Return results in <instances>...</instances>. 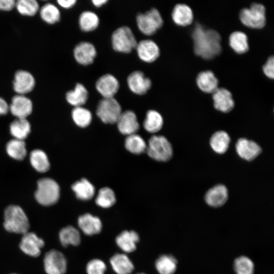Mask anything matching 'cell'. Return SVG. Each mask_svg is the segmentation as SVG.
I'll return each instance as SVG.
<instances>
[{"label":"cell","instance_id":"cell-29","mask_svg":"<svg viewBox=\"0 0 274 274\" xmlns=\"http://www.w3.org/2000/svg\"><path fill=\"white\" fill-rule=\"evenodd\" d=\"M230 138L228 134L222 130L215 132L211 136L210 144L212 149L217 153L223 154L228 149Z\"/></svg>","mask_w":274,"mask_h":274},{"label":"cell","instance_id":"cell-8","mask_svg":"<svg viewBox=\"0 0 274 274\" xmlns=\"http://www.w3.org/2000/svg\"><path fill=\"white\" fill-rule=\"evenodd\" d=\"M121 113V107L114 97L103 98L96 108L97 116L105 123H116Z\"/></svg>","mask_w":274,"mask_h":274},{"label":"cell","instance_id":"cell-13","mask_svg":"<svg viewBox=\"0 0 274 274\" xmlns=\"http://www.w3.org/2000/svg\"><path fill=\"white\" fill-rule=\"evenodd\" d=\"M127 82L129 89L138 95L147 93L152 85L151 80L139 71L131 73L127 77Z\"/></svg>","mask_w":274,"mask_h":274},{"label":"cell","instance_id":"cell-36","mask_svg":"<svg viewBox=\"0 0 274 274\" xmlns=\"http://www.w3.org/2000/svg\"><path fill=\"white\" fill-rule=\"evenodd\" d=\"M99 19L93 12L86 11L80 15L79 24L80 29L85 32L93 31L98 26Z\"/></svg>","mask_w":274,"mask_h":274},{"label":"cell","instance_id":"cell-9","mask_svg":"<svg viewBox=\"0 0 274 274\" xmlns=\"http://www.w3.org/2000/svg\"><path fill=\"white\" fill-rule=\"evenodd\" d=\"M44 266L47 274H64L66 271L67 262L62 253L52 250L45 254Z\"/></svg>","mask_w":274,"mask_h":274},{"label":"cell","instance_id":"cell-41","mask_svg":"<svg viewBox=\"0 0 274 274\" xmlns=\"http://www.w3.org/2000/svg\"><path fill=\"white\" fill-rule=\"evenodd\" d=\"M72 116L75 123L81 127H87L92 120L91 112L82 106L75 107L72 112Z\"/></svg>","mask_w":274,"mask_h":274},{"label":"cell","instance_id":"cell-31","mask_svg":"<svg viewBox=\"0 0 274 274\" xmlns=\"http://www.w3.org/2000/svg\"><path fill=\"white\" fill-rule=\"evenodd\" d=\"M29 159L32 166L38 172L45 173L50 168V164L48 156L41 150L32 151L30 154Z\"/></svg>","mask_w":274,"mask_h":274},{"label":"cell","instance_id":"cell-48","mask_svg":"<svg viewBox=\"0 0 274 274\" xmlns=\"http://www.w3.org/2000/svg\"><path fill=\"white\" fill-rule=\"evenodd\" d=\"M107 0H93L92 1L93 4L96 7H100L107 3Z\"/></svg>","mask_w":274,"mask_h":274},{"label":"cell","instance_id":"cell-34","mask_svg":"<svg viewBox=\"0 0 274 274\" xmlns=\"http://www.w3.org/2000/svg\"><path fill=\"white\" fill-rule=\"evenodd\" d=\"M8 154L12 158L22 160L26 156L27 151L24 140L14 139L8 142L6 145Z\"/></svg>","mask_w":274,"mask_h":274},{"label":"cell","instance_id":"cell-45","mask_svg":"<svg viewBox=\"0 0 274 274\" xmlns=\"http://www.w3.org/2000/svg\"><path fill=\"white\" fill-rule=\"evenodd\" d=\"M15 4L14 0H0V10L10 11L15 7Z\"/></svg>","mask_w":274,"mask_h":274},{"label":"cell","instance_id":"cell-47","mask_svg":"<svg viewBox=\"0 0 274 274\" xmlns=\"http://www.w3.org/2000/svg\"><path fill=\"white\" fill-rule=\"evenodd\" d=\"M9 111V105L3 98L0 97V116L6 115Z\"/></svg>","mask_w":274,"mask_h":274},{"label":"cell","instance_id":"cell-38","mask_svg":"<svg viewBox=\"0 0 274 274\" xmlns=\"http://www.w3.org/2000/svg\"><path fill=\"white\" fill-rule=\"evenodd\" d=\"M125 146L130 152L140 154L146 150L147 146L141 136L134 133L127 136L125 141Z\"/></svg>","mask_w":274,"mask_h":274},{"label":"cell","instance_id":"cell-21","mask_svg":"<svg viewBox=\"0 0 274 274\" xmlns=\"http://www.w3.org/2000/svg\"><path fill=\"white\" fill-rule=\"evenodd\" d=\"M78 225L80 229L88 235L98 234L102 229V223L100 219L88 213L79 217Z\"/></svg>","mask_w":274,"mask_h":274},{"label":"cell","instance_id":"cell-19","mask_svg":"<svg viewBox=\"0 0 274 274\" xmlns=\"http://www.w3.org/2000/svg\"><path fill=\"white\" fill-rule=\"evenodd\" d=\"M116 123L119 131L123 134H134L139 129L136 115L131 111L122 112Z\"/></svg>","mask_w":274,"mask_h":274},{"label":"cell","instance_id":"cell-4","mask_svg":"<svg viewBox=\"0 0 274 274\" xmlns=\"http://www.w3.org/2000/svg\"><path fill=\"white\" fill-rule=\"evenodd\" d=\"M148 155L158 161H167L173 154L172 146L163 136L153 135L149 140L146 149Z\"/></svg>","mask_w":274,"mask_h":274},{"label":"cell","instance_id":"cell-3","mask_svg":"<svg viewBox=\"0 0 274 274\" xmlns=\"http://www.w3.org/2000/svg\"><path fill=\"white\" fill-rule=\"evenodd\" d=\"M35 198L41 204L49 206L56 203L60 196V188L57 182L51 178L40 179L37 183Z\"/></svg>","mask_w":274,"mask_h":274},{"label":"cell","instance_id":"cell-25","mask_svg":"<svg viewBox=\"0 0 274 274\" xmlns=\"http://www.w3.org/2000/svg\"><path fill=\"white\" fill-rule=\"evenodd\" d=\"M110 264L117 274H130L134 269L133 263L124 254L113 255L110 260Z\"/></svg>","mask_w":274,"mask_h":274},{"label":"cell","instance_id":"cell-18","mask_svg":"<svg viewBox=\"0 0 274 274\" xmlns=\"http://www.w3.org/2000/svg\"><path fill=\"white\" fill-rule=\"evenodd\" d=\"M214 108L222 112L228 113L234 107L231 93L223 88H218L212 93Z\"/></svg>","mask_w":274,"mask_h":274},{"label":"cell","instance_id":"cell-11","mask_svg":"<svg viewBox=\"0 0 274 274\" xmlns=\"http://www.w3.org/2000/svg\"><path fill=\"white\" fill-rule=\"evenodd\" d=\"M32 109V102L25 95H14L9 105V111L17 118H26L31 114Z\"/></svg>","mask_w":274,"mask_h":274},{"label":"cell","instance_id":"cell-32","mask_svg":"<svg viewBox=\"0 0 274 274\" xmlns=\"http://www.w3.org/2000/svg\"><path fill=\"white\" fill-rule=\"evenodd\" d=\"M59 240L62 246H77L81 242V236L79 230L72 226L61 229L59 233Z\"/></svg>","mask_w":274,"mask_h":274},{"label":"cell","instance_id":"cell-40","mask_svg":"<svg viewBox=\"0 0 274 274\" xmlns=\"http://www.w3.org/2000/svg\"><path fill=\"white\" fill-rule=\"evenodd\" d=\"M233 268L236 274H254L255 267L250 258L241 256L234 259Z\"/></svg>","mask_w":274,"mask_h":274},{"label":"cell","instance_id":"cell-23","mask_svg":"<svg viewBox=\"0 0 274 274\" xmlns=\"http://www.w3.org/2000/svg\"><path fill=\"white\" fill-rule=\"evenodd\" d=\"M172 17L178 25L186 26L190 25L193 20V13L190 7L184 4H177L174 8Z\"/></svg>","mask_w":274,"mask_h":274},{"label":"cell","instance_id":"cell-42","mask_svg":"<svg viewBox=\"0 0 274 274\" xmlns=\"http://www.w3.org/2000/svg\"><path fill=\"white\" fill-rule=\"evenodd\" d=\"M116 202V197L113 191L108 187L100 189L95 199L96 203L103 208H109Z\"/></svg>","mask_w":274,"mask_h":274},{"label":"cell","instance_id":"cell-6","mask_svg":"<svg viewBox=\"0 0 274 274\" xmlns=\"http://www.w3.org/2000/svg\"><path fill=\"white\" fill-rule=\"evenodd\" d=\"M137 43L133 32L127 26L120 27L112 34V47L116 51L125 53H130L135 48Z\"/></svg>","mask_w":274,"mask_h":274},{"label":"cell","instance_id":"cell-15","mask_svg":"<svg viewBox=\"0 0 274 274\" xmlns=\"http://www.w3.org/2000/svg\"><path fill=\"white\" fill-rule=\"evenodd\" d=\"M135 49L139 57L146 62L154 61L160 55L159 47L151 40H143L138 42Z\"/></svg>","mask_w":274,"mask_h":274},{"label":"cell","instance_id":"cell-5","mask_svg":"<svg viewBox=\"0 0 274 274\" xmlns=\"http://www.w3.org/2000/svg\"><path fill=\"white\" fill-rule=\"evenodd\" d=\"M239 17L244 25L252 28H261L266 23L265 8L262 4L254 3L249 8L242 9Z\"/></svg>","mask_w":274,"mask_h":274},{"label":"cell","instance_id":"cell-44","mask_svg":"<svg viewBox=\"0 0 274 274\" xmlns=\"http://www.w3.org/2000/svg\"><path fill=\"white\" fill-rule=\"evenodd\" d=\"M263 72L268 78L273 79L274 78V57L270 56L262 67Z\"/></svg>","mask_w":274,"mask_h":274},{"label":"cell","instance_id":"cell-24","mask_svg":"<svg viewBox=\"0 0 274 274\" xmlns=\"http://www.w3.org/2000/svg\"><path fill=\"white\" fill-rule=\"evenodd\" d=\"M196 83L199 89L205 93H212L218 88V80L210 71L200 72L197 76Z\"/></svg>","mask_w":274,"mask_h":274},{"label":"cell","instance_id":"cell-27","mask_svg":"<svg viewBox=\"0 0 274 274\" xmlns=\"http://www.w3.org/2000/svg\"><path fill=\"white\" fill-rule=\"evenodd\" d=\"M72 188L77 197L82 200H88L91 199L95 193L94 186L87 179H82L75 182Z\"/></svg>","mask_w":274,"mask_h":274},{"label":"cell","instance_id":"cell-2","mask_svg":"<svg viewBox=\"0 0 274 274\" xmlns=\"http://www.w3.org/2000/svg\"><path fill=\"white\" fill-rule=\"evenodd\" d=\"M4 226L9 232L23 234L28 231L29 223L26 214L21 207L10 205L4 212Z\"/></svg>","mask_w":274,"mask_h":274},{"label":"cell","instance_id":"cell-50","mask_svg":"<svg viewBox=\"0 0 274 274\" xmlns=\"http://www.w3.org/2000/svg\"><path fill=\"white\" fill-rule=\"evenodd\" d=\"M12 274H16V273H12Z\"/></svg>","mask_w":274,"mask_h":274},{"label":"cell","instance_id":"cell-12","mask_svg":"<svg viewBox=\"0 0 274 274\" xmlns=\"http://www.w3.org/2000/svg\"><path fill=\"white\" fill-rule=\"evenodd\" d=\"M19 247L25 254L32 257H38L44 247V241L33 232H27L23 234Z\"/></svg>","mask_w":274,"mask_h":274},{"label":"cell","instance_id":"cell-46","mask_svg":"<svg viewBox=\"0 0 274 274\" xmlns=\"http://www.w3.org/2000/svg\"><path fill=\"white\" fill-rule=\"evenodd\" d=\"M57 4L61 7L69 9L73 7L76 3V0H58Z\"/></svg>","mask_w":274,"mask_h":274},{"label":"cell","instance_id":"cell-10","mask_svg":"<svg viewBox=\"0 0 274 274\" xmlns=\"http://www.w3.org/2000/svg\"><path fill=\"white\" fill-rule=\"evenodd\" d=\"M36 80L30 72L25 70H18L14 75L13 88L17 94L25 95L35 88Z\"/></svg>","mask_w":274,"mask_h":274},{"label":"cell","instance_id":"cell-37","mask_svg":"<svg viewBox=\"0 0 274 274\" xmlns=\"http://www.w3.org/2000/svg\"><path fill=\"white\" fill-rule=\"evenodd\" d=\"M40 15L46 23L53 24L58 22L60 19V12L55 5L47 3L40 8Z\"/></svg>","mask_w":274,"mask_h":274},{"label":"cell","instance_id":"cell-49","mask_svg":"<svg viewBox=\"0 0 274 274\" xmlns=\"http://www.w3.org/2000/svg\"><path fill=\"white\" fill-rule=\"evenodd\" d=\"M137 274H145L144 273H137Z\"/></svg>","mask_w":274,"mask_h":274},{"label":"cell","instance_id":"cell-22","mask_svg":"<svg viewBox=\"0 0 274 274\" xmlns=\"http://www.w3.org/2000/svg\"><path fill=\"white\" fill-rule=\"evenodd\" d=\"M138 233L133 230H125L116 238V243L120 249L125 253L133 252L139 241Z\"/></svg>","mask_w":274,"mask_h":274},{"label":"cell","instance_id":"cell-35","mask_svg":"<svg viewBox=\"0 0 274 274\" xmlns=\"http://www.w3.org/2000/svg\"><path fill=\"white\" fill-rule=\"evenodd\" d=\"M163 118L158 112L149 110L144 121V127L148 132L155 133L159 131L163 125Z\"/></svg>","mask_w":274,"mask_h":274},{"label":"cell","instance_id":"cell-20","mask_svg":"<svg viewBox=\"0 0 274 274\" xmlns=\"http://www.w3.org/2000/svg\"><path fill=\"white\" fill-rule=\"evenodd\" d=\"M228 198L227 188L223 185L219 184L213 187L206 192L204 200L210 207L219 208L226 203Z\"/></svg>","mask_w":274,"mask_h":274},{"label":"cell","instance_id":"cell-16","mask_svg":"<svg viewBox=\"0 0 274 274\" xmlns=\"http://www.w3.org/2000/svg\"><path fill=\"white\" fill-rule=\"evenodd\" d=\"M235 149L238 156L247 161L254 160L262 152L261 147L256 143L245 138L238 140Z\"/></svg>","mask_w":274,"mask_h":274},{"label":"cell","instance_id":"cell-30","mask_svg":"<svg viewBox=\"0 0 274 274\" xmlns=\"http://www.w3.org/2000/svg\"><path fill=\"white\" fill-rule=\"evenodd\" d=\"M155 267L159 274H174L177 268V260L170 255H162L157 259Z\"/></svg>","mask_w":274,"mask_h":274},{"label":"cell","instance_id":"cell-28","mask_svg":"<svg viewBox=\"0 0 274 274\" xmlns=\"http://www.w3.org/2000/svg\"><path fill=\"white\" fill-rule=\"evenodd\" d=\"M31 126L26 118H16L10 124V131L14 139L24 140L30 133Z\"/></svg>","mask_w":274,"mask_h":274},{"label":"cell","instance_id":"cell-1","mask_svg":"<svg viewBox=\"0 0 274 274\" xmlns=\"http://www.w3.org/2000/svg\"><path fill=\"white\" fill-rule=\"evenodd\" d=\"M194 52L196 55L206 59L213 58L221 51V37L213 29H206L196 23L191 35Z\"/></svg>","mask_w":274,"mask_h":274},{"label":"cell","instance_id":"cell-17","mask_svg":"<svg viewBox=\"0 0 274 274\" xmlns=\"http://www.w3.org/2000/svg\"><path fill=\"white\" fill-rule=\"evenodd\" d=\"M73 53L76 61L83 65L91 64L96 55L95 47L88 42H82L77 44Z\"/></svg>","mask_w":274,"mask_h":274},{"label":"cell","instance_id":"cell-7","mask_svg":"<svg viewBox=\"0 0 274 274\" xmlns=\"http://www.w3.org/2000/svg\"><path fill=\"white\" fill-rule=\"evenodd\" d=\"M138 28L144 35L150 36L155 33L163 25V19L155 8L144 13H139L136 18Z\"/></svg>","mask_w":274,"mask_h":274},{"label":"cell","instance_id":"cell-39","mask_svg":"<svg viewBox=\"0 0 274 274\" xmlns=\"http://www.w3.org/2000/svg\"><path fill=\"white\" fill-rule=\"evenodd\" d=\"M15 8L19 14L26 16H33L40 10L39 3L36 0L17 1Z\"/></svg>","mask_w":274,"mask_h":274},{"label":"cell","instance_id":"cell-26","mask_svg":"<svg viewBox=\"0 0 274 274\" xmlns=\"http://www.w3.org/2000/svg\"><path fill=\"white\" fill-rule=\"evenodd\" d=\"M88 92L85 87L81 83H77L73 90L66 92L67 101L75 107H81L88 99Z\"/></svg>","mask_w":274,"mask_h":274},{"label":"cell","instance_id":"cell-33","mask_svg":"<svg viewBox=\"0 0 274 274\" xmlns=\"http://www.w3.org/2000/svg\"><path fill=\"white\" fill-rule=\"evenodd\" d=\"M229 43L231 48L238 54L245 53L249 49L247 36L242 31L231 33L229 38Z\"/></svg>","mask_w":274,"mask_h":274},{"label":"cell","instance_id":"cell-14","mask_svg":"<svg viewBox=\"0 0 274 274\" xmlns=\"http://www.w3.org/2000/svg\"><path fill=\"white\" fill-rule=\"evenodd\" d=\"M95 87L103 98L114 97L119 90V83L115 77L107 74L99 78Z\"/></svg>","mask_w":274,"mask_h":274},{"label":"cell","instance_id":"cell-43","mask_svg":"<svg viewBox=\"0 0 274 274\" xmlns=\"http://www.w3.org/2000/svg\"><path fill=\"white\" fill-rule=\"evenodd\" d=\"M106 265L101 260L94 259L88 262L86 269L87 274H105Z\"/></svg>","mask_w":274,"mask_h":274}]
</instances>
